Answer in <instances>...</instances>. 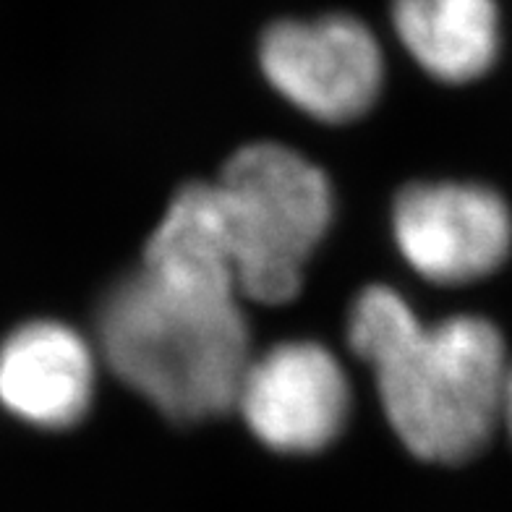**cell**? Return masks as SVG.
Listing matches in <instances>:
<instances>
[{
  "label": "cell",
  "mask_w": 512,
  "mask_h": 512,
  "mask_svg": "<svg viewBox=\"0 0 512 512\" xmlns=\"http://www.w3.org/2000/svg\"><path fill=\"white\" fill-rule=\"evenodd\" d=\"M142 267L178 283L241 296L233 236L217 183H186L170 199L160 225L144 246Z\"/></svg>",
  "instance_id": "cell-9"
},
{
  "label": "cell",
  "mask_w": 512,
  "mask_h": 512,
  "mask_svg": "<svg viewBox=\"0 0 512 512\" xmlns=\"http://www.w3.org/2000/svg\"><path fill=\"white\" fill-rule=\"evenodd\" d=\"M392 236L416 275L434 285H468L505 264L512 215L481 183L421 181L392 204Z\"/></svg>",
  "instance_id": "cell-6"
},
{
  "label": "cell",
  "mask_w": 512,
  "mask_h": 512,
  "mask_svg": "<svg viewBox=\"0 0 512 512\" xmlns=\"http://www.w3.org/2000/svg\"><path fill=\"white\" fill-rule=\"evenodd\" d=\"M95 384L92 345L71 324L34 319L0 343V405L34 429L61 432L79 424Z\"/></svg>",
  "instance_id": "cell-7"
},
{
  "label": "cell",
  "mask_w": 512,
  "mask_h": 512,
  "mask_svg": "<svg viewBox=\"0 0 512 512\" xmlns=\"http://www.w3.org/2000/svg\"><path fill=\"white\" fill-rule=\"evenodd\" d=\"M233 408L267 450L317 455L348 426L351 384L322 343L285 340L251 356Z\"/></svg>",
  "instance_id": "cell-5"
},
{
  "label": "cell",
  "mask_w": 512,
  "mask_h": 512,
  "mask_svg": "<svg viewBox=\"0 0 512 512\" xmlns=\"http://www.w3.org/2000/svg\"><path fill=\"white\" fill-rule=\"evenodd\" d=\"M236 251L238 288L259 304H285L304 285V267L335 217L322 170L277 142L246 144L217 178Z\"/></svg>",
  "instance_id": "cell-3"
},
{
  "label": "cell",
  "mask_w": 512,
  "mask_h": 512,
  "mask_svg": "<svg viewBox=\"0 0 512 512\" xmlns=\"http://www.w3.org/2000/svg\"><path fill=\"white\" fill-rule=\"evenodd\" d=\"M392 27L403 48L432 79H481L499 53L494 0H392Z\"/></svg>",
  "instance_id": "cell-8"
},
{
  "label": "cell",
  "mask_w": 512,
  "mask_h": 512,
  "mask_svg": "<svg viewBox=\"0 0 512 512\" xmlns=\"http://www.w3.org/2000/svg\"><path fill=\"white\" fill-rule=\"evenodd\" d=\"M348 343L374 371L384 416L411 455L455 465L489 445L510 371L489 319L455 314L426 324L398 290L369 285L351 306Z\"/></svg>",
  "instance_id": "cell-1"
},
{
  "label": "cell",
  "mask_w": 512,
  "mask_h": 512,
  "mask_svg": "<svg viewBox=\"0 0 512 512\" xmlns=\"http://www.w3.org/2000/svg\"><path fill=\"white\" fill-rule=\"evenodd\" d=\"M97 337L115 377L173 421L230 411L251 361L238 293L178 283L147 267L102 296Z\"/></svg>",
  "instance_id": "cell-2"
},
{
  "label": "cell",
  "mask_w": 512,
  "mask_h": 512,
  "mask_svg": "<svg viewBox=\"0 0 512 512\" xmlns=\"http://www.w3.org/2000/svg\"><path fill=\"white\" fill-rule=\"evenodd\" d=\"M259 66L277 95L322 123L366 115L384 84L377 37L348 14L277 21L259 40Z\"/></svg>",
  "instance_id": "cell-4"
},
{
  "label": "cell",
  "mask_w": 512,
  "mask_h": 512,
  "mask_svg": "<svg viewBox=\"0 0 512 512\" xmlns=\"http://www.w3.org/2000/svg\"><path fill=\"white\" fill-rule=\"evenodd\" d=\"M505 426H507V434L512 439V390H510V398H507V416H505Z\"/></svg>",
  "instance_id": "cell-10"
}]
</instances>
